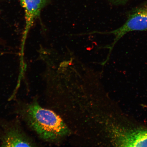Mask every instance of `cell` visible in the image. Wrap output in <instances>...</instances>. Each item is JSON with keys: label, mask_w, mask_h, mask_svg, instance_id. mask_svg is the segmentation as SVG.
<instances>
[{"label": "cell", "mask_w": 147, "mask_h": 147, "mask_svg": "<svg viewBox=\"0 0 147 147\" xmlns=\"http://www.w3.org/2000/svg\"><path fill=\"white\" fill-rule=\"evenodd\" d=\"M13 112L29 130L42 140H57L70 133L59 116L52 110L42 107L36 98L30 102L16 100Z\"/></svg>", "instance_id": "1"}, {"label": "cell", "mask_w": 147, "mask_h": 147, "mask_svg": "<svg viewBox=\"0 0 147 147\" xmlns=\"http://www.w3.org/2000/svg\"><path fill=\"white\" fill-rule=\"evenodd\" d=\"M16 116L11 120L0 119V146L36 147L37 144L26 131Z\"/></svg>", "instance_id": "2"}, {"label": "cell", "mask_w": 147, "mask_h": 147, "mask_svg": "<svg viewBox=\"0 0 147 147\" xmlns=\"http://www.w3.org/2000/svg\"><path fill=\"white\" fill-rule=\"evenodd\" d=\"M126 16L125 22L122 26L107 33L115 36L113 44L109 47L111 50L115 44L127 33L147 30V1L129 11Z\"/></svg>", "instance_id": "3"}, {"label": "cell", "mask_w": 147, "mask_h": 147, "mask_svg": "<svg viewBox=\"0 0 147 147\" xmlns=\"http://www.w3.org/2000/svg\"><path fill=\"white\" fill-rule=\"evenodd\" d=\"M111 131L112 141L117 146H147V129H128L114 126Z\"/></svg>", "instance_id": "4"}, {"label": "cell", "mask_w": 147, "mask_h": 147, "mask_svg": "<svg viewBox=\"0 0 147 147\" xmlns=\"http://www.w3.org/2000/svg\"><path fill=\"white\" fill-rule=\"evenodd\" d=\"M49 0H20L24 10L25 26L22 43V49L24 46L28 34L33 24L39 17L42 9L47 5Z\"/></svg>", "instance_id": "5"}, {"label": "cell", "mask_w": 147, "mask_h": 147, "mask_svg": "<svg viewBox=\"0 0 147 147\" xmlns=\"http://www.w3.org/2000/svg\"><path fill=\"white\" fill-rule=\"evenodd\" d=\"M108 1L114 5H121L126 4L129 0H108Z\"/></svg>", "instance_id": "6"}]
</instances>
